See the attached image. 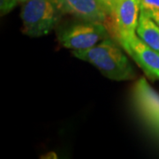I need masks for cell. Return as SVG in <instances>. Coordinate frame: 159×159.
<instances>
[{
    "label": "cell",
    "mask_w": 159,
    "mask_h": 159,
    "mask_svg": "<svg viewBox=\"0 0 159 159\" xmlns=\"http://www.w3.org/2000/svg\"><path fill=\"white\" fill-rule=\"evenodd\" d=\"M110 35V30L104 23L81 20L63 29L58 35V42L66 49L84 51L97 45Z\"/></svg>",
    "instance_id": "3"
},
{
    "label": "cell",
    "mask_w": 159,
    "mask_h": 159,
    "mask_svg": "<svg viewBox=\"0 0 159 159\" xmlns=\"http://www.w3.org/2000/svg\"><path fill=\"white\" fill-rule=\"evenodd\" d=\"M143 10L146 11L148 16L159 26V9H149V10L143 9Z\"/></svg>",
    "instance_id": "11"
},
{
    "label": "cell",
    "mask_w": 159,
    "mask_h": 159,
    "mask_svg": "<svg viewBox=\"0 0 159 159\" xmlns=\"http://www.w3.org/2000/svg\"><path fill=\"white\" fill-rule=\"evenodd\" d=\"M119 44L108 37L90 49L73 51L72 54L94 66L108 79L117 81L130 80L135 78V72Z\"/></svg>",
    "instance_id": "1"
},
{
    "label": "cell",
    "mask_w": 159,
    "mask_h": 159,
    "mask_svg": "<svg viewBox=\"0 0 159 159\" xmlns=\"http://www.w3.org/2000/svg\"><path fill=\"white\" fill-rule=\"evenodd\" d=\"M64 14L57 0H29L21 5L22 32L30 37L48 34Z\"/></svg>",
    "instance_id": "2"
},
{
    "label": "cell",
    "mask_w": 159,
    "mask_h": 159,
    "mask_svg": "<svg viewBox=\"0 0 159 159\" xmlns=\"http://www.w3.org/2000/svg\"><path fill=\"white\" fill-rule=\"evenodd\" d=\"M29 0H1V12L6 14L17 5H22Z\"/></svg>",
    "instance_id": "8"
},
{
    "label": "cell",
    "mask_w": 159,
    "mask_h": 159,
    "mask_svg": "<svg viewBox=\"0 0 159 159\" xmlns=\"http://www.w3.org/2000/svg\"><path fill=\"white\" fill-rule=\"evenodd\" d=\"M142 9H159V0H139Z\"/></svg>",
    "instance_id": "10"
},
{
    "label": "cell",
    "mask_w": 159,
    "mask_h": 159,
    "mask_svg": "<svg viewBox=\"0 0 159 159\" xmlns=\"http://www.w3.org/2000/svg\"><path fill=\"white\" fill-rule=\"evenodd\" d=\"M140 13L139 0H119L113 13L110 17V33L123 49L134 36L137 35Z\"/></svg>",
    "instance_id": "4"
},
{
    "label": "cell",
    "mask_w": 159,
    "mask_h": 159,
    "mask_svg": "<svg viewBox=\"0 0 159 159\" xmlns=\"http://www.w3.org/2000/svg\"><path fill=\"white\" fill-rule=\"evenodd\" d=\"M64 13L85 21L104 23L107 27L110 17L98 0H57Z\"/></svg>",
    "instance_id": "5"
},
{
    "label": "cell",
    "mask_w": 159,
    "mask_h": 159,
    "mask_svg": "<svg viewBox=\"0 0 159 159\" xmlns=\"http://www.w3.org/2000/svg\"><path fill=\"white\" fill-rule=\"evenodd\" d=\"M98 2L102 5L104 10L107 11L109 17H111V15L113 13L119 0H98Z\"/></svg>",
    "instance_id": "9"
},
{
    "label": "cell",
    "mask_w": 159,
    "mask_h": 159,
    "mask_svg": "<svg viewBox=\"0 0 159 159\" xmlns=\"http://www.w3.org/2000/svg\"><path fill=\"white\" fill-rule=\"evenodd\" d=\"M124 50L148 75L159 79V51L149 47L138 35L128 42Z\"/></svg>",
    "instance_id": "6"
},
{
    "label": "cell",
    "mask_w": 159,
    "mask_h": 159,
    "mask_svg": "<svg viewBox=\"0 0 159 159\" xmlns=\"http://www.w3.org/2000/svg\"><path fill=\"white\" fill-rule=\"evenodd\" d=\"M136 34L149 47L159 51V26L142 8Z\"/></svg>",
    "instance_id": "7"
}]
</instances>
